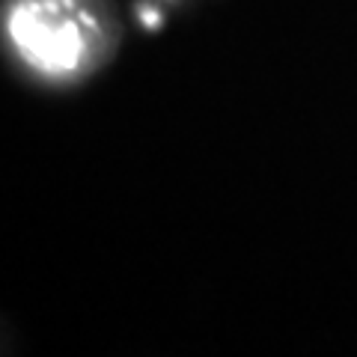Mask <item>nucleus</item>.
I'll list each match as a JSON object with an SVG mask.
<instances>
[{
	"mask_svg": "<svg viewBox=\"0 0 357 357\" xmlns=\"http://www.w3.org/2000/svg\"><path fill=\"white\" fill-rule=\"evenodd\" d=\"M13 33H15V42L21 45V51L33 63L45 66V69H69L84 51L77 27L75 24L57 27L51 21V9H42V6L21 9L13 21Z\"/></svg>",
	"mask_w": 357,
	"mask_h": 357,
	"instance_id": "obj_1",
	"label": "nucleus"
}]
</instances>
